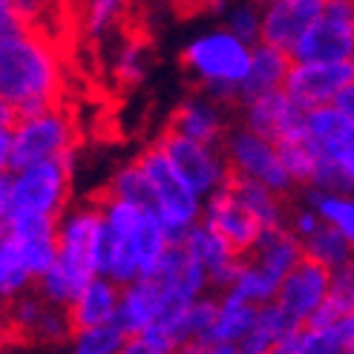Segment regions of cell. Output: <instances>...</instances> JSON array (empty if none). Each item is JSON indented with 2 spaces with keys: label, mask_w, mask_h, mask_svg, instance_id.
<instances>
[{
  "label": "cell",
  "mask_w": 354,
  "mask_h": 354,
  "mask_svg": "<svg viewBox=\"0 0 354 354\" xmlns=\"http://www.w3.org/2000/svg\"><path fill=\"white\" fill-rule=\"evenodd\" d=\"M257 314L259 306L251 303V299L239 297L236 291H222L219 297V317H216V326L207 337V354L216 343H242L248 337V331L257 326Z\"/></svg>",
  "instance_id": "44dd1931"
},
{
  "label": "cell",
  "mask_w": 354,
  "mask_h": 354,
  "mask_svg": "<svg viewBox=\"0 0 354 354\" xmlns=\"http://www.w3.org/2000/svg\"><path fill=\"white\" fill-rule=\"evenodd\" d=\"M95 262H98V277H107V279L118 282L121 288L141 277V268H138V262L130 251V242L121 234H115L107 222H104L101 236H98Z\"/></svg>",
  "instance_id": "603a6c76"
},
{
  "label": "cell",
  "mask_w": 354,
  "mask_h": 354,
  "mask_svg": "<svg viewBox=\"0 0 354 354\" xmlns=\"http://www.w3.org/2000/svg\"><path fill=\"white\" fill-rule=\"evenodd\" d=\"M326 0H274L262 9V41L291 52L297 41L317 24Z\"/></svg>",
  "instance_id": "5bb4252c"
},
{
  "label": "cell",
  "mask_w": 354,
  "mask_h": 354,
  "mask_svg": "<svg viewBox=\"0 0 354 354\" xmlns=\"http://www.w3.org/2000/svg\"><path fill=\"white\" fill-rule=\"evenodd\" d=\"M222 153L227 158L231 170H239L251 179L268 185L271 190H277L279 196L294 187V179L288 176L286 165L279 158V147L277 141H271L268 136H259L251 127H236V130H227L222 138Z\"/></svg>",
  "instance_id": "8992f818"
},
{
  "label": "cell",
  "mask_w": 354,
  "mask_h": 354,
  "mask_svg": "<svg viewBox=\"0 0 354 354\" xmlns=\"http://www.w3.org/2000/svg\"><path fill=\"white\" fill-rule=\"evenodd\" d=\"M277 147L294 185L308 187L314 182L317 165H320V147L314 145V138H286V141H277Z\"/></svg>",
  "instance_id": "4dcf8cb0"
},
{
  "label": "cell",
  "mask_w": 354,
  "mask_h": 354,
  "mask_svg": "<svg viewBox=\"0 0 354 354\" xmlns=\"http://www.w3.org/2000/svg\"><path fill=\"white\" fill-rule=\"evenodd\" d=\"M348 311H354V257L331 271V291L320 303V308L308 317L306 326H314V328L334 326Z\"/></svg>",
  "instance_id": "d4e9b609"
},
{
  "label": "cell",
  "mask_w": 354,
  "mask_h": 354,
  "mask_svg": "<svg viewBox=\"0 0 354 354\" xmlns=\"http://www.w3.org/2000/svg\"><path fill=\"white\" fill-rule=\"evenodd\" d=\"M306 202L320 210V216L326 222H331L334 227H340L343 236L354 248V193H326L320 187L308 185Z\"/></svg>",
  "instance_id": "f546056e"
},
{
  "label": "cell",
  "mask_w": 354,
  "mask_h": 354,
  "mask_svg": "<svg viewBox=\"0 0 354 354\" xmlns=\"http://www.w3.org/2000/svg\"><path fill=\"white\" fill-rule=\"evenodd\" d=\"M227 29L248 44H259L262 41V6L259 3L234 6L227 12Z\"/></svg>",
  "instance_id": "836d02e7"
},
{
  "label": "cell",
  "mask_w": 354,
  "mask_h": 354,
  "mask_svg": "<svg viewBox=\"0 0 354 354\" xmlns=\"http://www.w3.org/2000/svg\"><path fill=\"white\" fill-rule=\"evenodd\" d=\"M176 133H185L196 141H205V145H216L222 147V138H225V110H222V101L216 98H187L182 101L176 113L170 115V124Z\"/></svg>",
  "instance_id": "ac0fdd59"
},
{
  "label": "cell",
  "mask_w": 354,
  "mask_h": 354,
  "mask_svg": "<svg viewBox=\"0 0 354 354\" xmlns=\"http://www.w3.org/2000/svg\"><path fill=\"white\" fill-rule=\"evenodd\" d=\"M12 236H15L17 248H21V257L26 262L29 274L35 277V282L58 262V236H17V234H12Z\"/></svg>",
  "instance_id": "d6a6232c"
},
{
  "label": "cell",
  "mask_w": 354,
  "mask_h": 354,
  "mask_svg": "<svg viewBox=\"0 0 354 354\" xmlns=\"http://www.w3.org/2000/svg\"><path fill=\"white\" fill-rule=\"evenodd\" d=\"M282 279L286 277H279L277 271L268 268V265H262L259 259H254L251 254H248L242 259V268L234 279L231 291H236L239 297L251 299V303H257V306H265V303H274L277 299Z\"/></svg>",
  "instance_id": "4316f807"
},
{
  "label": "cell",
  "mask_w": 354,
  "mask_h": 354,
  "mask_svg": "<svg viewBox=\"0 0 354 354\" xmlns=\"http://www.w3.org/2000/svg\"><path fill=\"white\" fill-rule=\"evenodd\" d=\"M323 216H320V210L317 207H299V210H294L291 214V231L299 236V239H308L314 231H320L323 227Z\"/></svg>",
  "instance_id": "8d00e7d4"
},
{
  "label": "cell",
  "mask_w": 354,
  "mask_h": 354,
  "mask_svg": "<svg viewBox=\"0 0 354 354\" xmlns=\"http://www.w3.org/2000/svg\"><path fill=\"white\" fill-rule=\"evenodd\" d=\"M170 306V297L158 277H138L130 286L121 288V303H118V317L115 323L133 337L141 328H147L165 314Z\"/></svg>",
  "instance_id": "2e32d148"
},
{
  "label": "cell",
  "mask_w": 354,
  "mask_h": 354,
  "mask_svg": "<svg viewBox=\"0 0 354 354\" xmlns=\"http://www.w3.org/2000/svg\"><path fill=\"white\" fill-rule=\"evenodd\" d=\"M354 81L351 61H294L286 78V90L299 107H320L334 104L337 95Z\"/></svg>",
  "instance_id": "9c48e42d"
},
{
  "label": "cell",
  "mask_w": 354,
  "mask_h": 354,
  "mask_svg": "<svg viewBox=\"0 0 354 354\" xmlns=\"http://www.w3.org/2000/svg\"><path fill=\"white\" fill-rule=\"evenodd\" d=\"M69 173L58 158L26 165L21 170H3L0 176V222L15 214H49L64 216L69 196Z\"/></svg>",
  "instance_id": "3957f363"
},
{
  "label": "cell",
  "mask_w": 354,
  "mask_h": 354,
  "mask_svg": "<svg viewBox=\"0 0 354 354\" xmlns=\"http://www.w3.org/2000/svg\"><path fill=\"white\" fill-rule=\"evenodd\" d=\"M127 337L130 334L113 320V323H101L90 328H78L69 346H73L75 354H118L127 346Z\"/></svg>",
  "instance_id": "1f68e13d"
},
{
  "label": "cell",
  "mask_w": 354,
  "mask_h": 354,
  "mask_svg": "<svg viewBox=\"0 0 354 354\" xmlns=\"http://www.w3.org/2000/svg\"><path fill=\"white\" fill-rule=\"evenodd\" d=\"M156 145L173 158V165L182 170V176L202 193V196L222 187L227 173H231V165H227L222 147L205 145V141H196L185 133H176L173 127H167L162 136H158Z\"/></svg>",
  "instance_id": "ba28073f"
},
{
  "label": "cell",
  "mask_w": 354,
  "mask_h": 354,
  "mask_svg": "<svg viewBox=\"0 0 354 354\" xmlns=\"http://www.w3.org/2000/svg\"><path fill=\"white\" fill-rule=\"evenodd\" d=\"M303 248H306V257L323 262L326 268H340L346 265L351 257H354V248L351 242L343 236L340 227H334L331 222H323L320 231H314L308 239H303Z\"/></svg>",
  "instance_id": "f1b7e54d"
},
{
  "label": "cell",
  "mask_w": 354,
  "mask_h": 354,
  "mask_svg": "<svg viewBox=\"0 0 354 354\" xmlns=\"http://www.w3.org/2000/svg\"><path fill=\"white\" fill-rule=\"evenodd\" d=\"M225 185L234 190V196L251 210V216L262 225V227H282L286 225V207H282V196L277 190H271L268 185H262L251 176H245L239 170L227 173Z\"/></svg>",
  "instance_id": "ffe728a7"
},
{
  "label": "cell",
  "mask_w": 354,
  "mask_h": 354,
  "mask_svg": "<svg viewBox=\"0 0 354 354\" xmlns=\"http://www.w3.org/2000/svg\"><path fill=\"white\" fill-rule=\"evenodd\" d=\"M254 3H259V6H271L274 0H254Z\"/></svg>",
  "instance_id": "b9f144b4"
},
{
  "label": "cell",
  "mask_w": 354,
  "mask_h": 354,
  "mask_svg": "<svg viewBox=\"0 0 354 354\" xmlns=\"http://www.w3.org/2000/svg\"><path fill=\"white\" fill-rule=\"evenodd\" d=\"M251 257L259 259L262 265H268V268L277 271L279 277H286L294 265L306 257V248H303V239L286 225L282 227H262Z\"/></svg>",
  "instance_id": "7402d4cb"
},
{
  "label": "cell",
  "mask_w": 354,
  "mask_h": 354,
  "mask_svg": "<svg viewBox=\"0 0 354 354\" xmlns=\"http://www.w3.org/2000/svg\"><path fill=\"white\" fill-rule=\"evenodd\" d=\"M202 222L210 225L214 231H219L222 236L231 239V245L242 257H248L254 251V245H257V239L262 234V225L251 216V210L234 196V190L227 185L216 187L214 193H207L205 196Z\"/></svg>",
  "instance_id": "7c38bea8"
},
{
  "label": "cell",
  "mask_w": 354,
  "mask_h": 354,
  "mask_svg": "<svg viewBox=\"0 0 354 354\" xmlns=\"http://www.w3.org/2000/svg\"><path fill=\"white\" fill-rule=\"evenodd\" d=\"M104 227V210L98 205H84L61 216L58 225V268L84 291L90 279L98 277V236Z\"/></svg>",
  "instance_id": "5b68a950"
},
{
  "label": "cell",
  "mask_w": 354,
  "mask_h": 354,
  "mask_svg": "<svg viewBox=\"0 0 354 354\" xmlns=\"http://www.w3.org/2000/svg\"><path fill=\"white\" fill-rule=\"evenodd\" d=\"M294 61H354V21L323 12L291 49Z\"/></svg>",
  "instance_id": "9a60e30c"
},
{
  "label": "cell",
  "mask_w": 354,
  "mask_h": 354,
  "mask_svg": "<svg viewBox=\"0 0 354 354\" xmlns=\"http://www.w3.org/2000/svg\"><path fill=\"white\" fill-rule=\"evenodd\" d=\"M328 331H331V340H334V351L354 354V311H348L334 326H328Z\"/></svg>",
  "instance_id": "74e56055"
},
{
  "label": "cell",
  "mask_w": 354,
  "mask_h": 354,
  "mask_svg": "<svg viewBox=\"0 0 354 354\" xmlns=\"http://www.w3.org/2000/svg\"><path fill=\"white\" fill-rule=\"evenodd\" d=\"M291 52L279 49L274 44H254V58H251V69H248V75L239 86V104H248L259 95H268L274 90H282L286 86V78L291 73Z\"/></svg>",
  "instance_id": "e0dca14e"
},
{
  "label": "cell",
  "mask_w": 354,
  "mask_h": 354,
  "mask_svg": "<svg viewBox=\"0 0 354 354\" xmlns=\"http://www.w3.org/2000/svg\"><path fill=\"white\" fill-rule=\"evenodd\" d=\"M29 286H35V277L29 274L15 236L3 231L0 236V297L9 303V299L26 294Z\"/></svg>",
  "instance_id": "83f0119b"
},
{
  "label": "cell",
  "mask_w": 354,
  "mask_h": 354,
  "mask_svg": "<svg viewBox=\"0 0 354 354\" xmlns=\"http://www.w3.org/2000/svg\"><path fill=\"white\" fill-rule=\"evenodd\" d=\"M334 104H337V107H340V110L354 121V81H351V84L346 86V90L337 95V101H334Z\"/></svg>",
  "instance_id": "ab89813d"
},
{
  "label": "cell",
  "mask_w": 354,
  "mask_h": 354,
  "mask_svg": "<svg viewBox=\"0 0 354 354\" xmlns=\"http://www.w3.org/2000/svg\"><path fill=\"white\" fill-rule=\"evenodd\" d=\"M297 326H303V323H297L294 317H288L277 303H265V306H259L257 326L248 331V337L239 343V354H271L282 334Z\"/></svg>",
  "instance_id": "484cf974"
},
{
  "label": "cell",
  "mask_w": 354,
  "mask_h": 354,
  "mask_svg": "<svg viewBox=\"0 0 354 354\" xmlns=\"http://www.w3.org/2000/svg\"><path fill=\"white\" fill-rule=\"evenodd\" d=\"M118 303H121V286L107 277H95L84 286V291L75 297V303L69 306V320L73 328H90L101 323H113L118 317Z\"/></svg>",
  "instance_id": "d6986e66"
},
{
  "label": "cell",
  "mask_w": 354,
  "mask_h": 354,
  "mask_svg": "<svg viewBox=\"0 0 354 354\" xmlns=\"http://www.w3.org/2000/svg\"><path fill=\"white\" fill-rule=\"evenodd\" d=\"M182 245L207 268L210 286H214V288L227 291V288L234 286V279H236V274L242 268V259L245 257L231 245V239H227V236H222L219 231H214V227L205 225L199 219L187 231V236H185Z\"/></svg>",
  "instance_id": "4fadbf2b"
},
{
  "label": "cell",
  "mask_w": 354,
  "mask_h": 354,
  "mask_svg": "<svg viewBox=\"0 0 354 354\" xmlns=\"http://www.w3.org/2000/svg\"><path fill=\"white\" fill-rule=\"evenodd\" d=\"M121 6L124 0H90V6H86V32L101 35L118 17Z\"/></svg>",
  "instance_id": "e575fe53"
},
{
  "label": "cell",
  "mask_w": 354,
  "mask_h": 354,
  "mask_svg": "<svg viewBox=\"0 0 354 354\" xmlns=\"http://www.w3.org/2000/svg\"><path fill=\"white\" fill-rule=\"evenodd\" d=\"M3 6H9L24 24H32L35 15L41 12V0H12V3H3Z\"/></svg>",
  "instance_id": "f35d334b"
},
{
  "label": "cell",
  "mask_w": 354,
  "mask_h": 354,
  "mask_svg": "<svg viewBox=\"0 0 354 354\" xmlns=\"http://www.w3.org/2000/svg\"><path fill=\"white\" fill-rule=\"evenodd\" d=\"M69 145H73V130H69V121L61 113L49 110L41 115L17 118L12 124V150L0 167L21 170L26 165L44 162V158H55Z\"/></svg>",
  "instance_id": "52a82bcc"
},
{
  "label": "cell",
  "mask_w": 354,
  "mask_h": 354,
  "mask_svg": "<svg viewBox=\"0 0 354 354\" xmlns=\"http://www.w3.org/2000/svg\"><path fill=\"white\" fill-rule=\"evenodd\" d=\"M251 58H254V44L242 41L231 29L199 35L182 52V64L187 75L202 86L205 95L222 104L239 98V86L248 75V69H251Z\"/></svg>",
  "instance_id": "7a4b0ae2"
},
{
  "label": "cell",
  "mask_w": 354,
  "mask_h": 354,
  "mask_svg": "<svg viewBox=\"0 0 354 354\" xmlns=\"http://www.w3.org/2000/svg\"><path fill=\"white\" fill-rule=\"evenodd\" d=\"M104 193H110V196L124 199V202H133L141 210H147V214L162 216V205H158V193L153 187V179L147 176L145 165H141L138 158L130 162V165H124L110 179V185H107Z\"/></svg>",
  "instance_id": "cb8c5ba5"
},
{
  "label": "cell",
  "mask_w": 354,
  "mask_h": 354,
  "mask_svg": "<svg viewBox=\"0 0 354 354\" xmlns=\"http://www.w3.org/2000/svg\"><path fill=\"white\" fill-rule=\"evenodd\" d=\"M328 291H331V268H326L323 262H317L311 257H303L286 274L274 303L288 317H294L297 323L306 326L308 317L328 297Z\"/></svg>",
  "instance_id": "30bf717a"
},
{
  "label": "cell",
  "mask_w": 354,
  "mask_h": 354,
  "mask_svg": "<svg viewBox=\"0 0 354 354\" xmlns=\"http://www.w3.org/2000/svg\"><path fill=\"white\" fill-rule=\"evenodd\" d=\"M58 61L52 46L35 35L9 6H0V98L17 118L55 107Z\"/></svg>",
  "instance_id": "6da1fadb"
},
{
  "label": "cell",
  "mask_w": 354,
  "mask_h": 354,
  "mask_svg": "<svg viewBox=\"0 0 354 354\" xmlns=\"http://www.w3.org/2000/svg\"><path fill=\"white\" fill-rule=\"evenodd\" d=\"M3 3H12V0H0V6H3Z\"/></svg>",
  "instance_id": "7bdbcfd3"
},
{
  "label": "cell",
  "mask_w": 354,
  "mask_h": 354,
  "mask_svg": "<svg viewBox=\"0 0 354 354\" xmlns=\"http://www.w3.org/2000/svg\"><path fill=\"white\" fill-rule=\"evenodd\" d=\"M242 107H245V127H251L259 136H268L271 141L311 138L308 121H306V107H299L286 90H274L268 95H259L254 101L242 104Z\"/></svg>",
  "instance_id": "8fae6325"
},
{
  "label": "cell",
  "mask_w": 354,
  "mask_h": 354,
  "mask_svg": "<svg viewBox=\"0 0 354 354\" xmlns=\"http://www.w3.org/2000/svg\"><path fill=\"white\" fill-rule=\"evenodd\" d=\"M115 75L124 84H138L145 78V58H141V46H124L118 64H115Z\"/></svg>",
  "instance_id": "d590c367"
},
{
  "label": "cell",
  "mask_w": 354,
  "mask_h": 354,
  "mask_svg": "<svg viewBox=\"0 0 354 354\" xmlns=\"http://www.w3.org/2000/svg\"><path fill=\"white\" fill-rule=\"evenodd\" d=\"M138 162L145 165L147 176L153 179V187L158 193V205H162V222L167 225L170 245H182L187 231L202 219L205 196L193 187L182 170L173 165V158L156 145L138 156Z\"/></svg>",
  "instance_id": "277c9868"
},
{
  "label": "cell",
  "mask_w": 354,
  "mask_h": 354,
  "mask_svg": "<svg viewBox=\"0 0 354 354\" xmlns=\"http://www.w3.org/2000/svg\"><path fill=\"white\" fill-rule=\"evenodd\" d=\"M196 6H207V9H216V12H225V0H193Z\"/></svg>",
  "instance_id": "60d3db41"
}]
</instances>
